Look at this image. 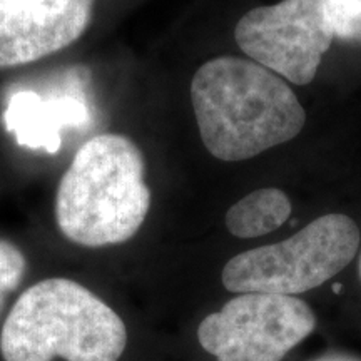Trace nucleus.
Returning a JSON list of instances; mask_svg holds the SVG:
<instances>
[{
	"mask_svg": "<svg viewBox=\"0 0 361 361\" xmlns=\"http://www.w3.org/2000/svg\"><path fill=\"white\" fill-rule=\"evenodd\" d=\"M234 39L259 66L296 85L314 79L335 39L323 0H283L241 17Z\"/></svg>",
	"mask_w": 361,
	"mask_h": 361,
	"instance_id": "obj_6",
	"label": "nucleus"
},
{
	"mask_svg": "<svg viewBox=\"0 0 361 361\" xmlns=\"http://www.w3.org/2000/svg\"><path fill=\"white\" fill-rule=\"evenodd\" d=\"M313 361H361V360L356 358L353 355H346V353H326Z\"/></svg>",
	"mask_w": 361,
	"mask_h": 361,
	"instance_id": "obj_11",
	"label": "nucleus"
},
{
	"mask_svg": "<svg viewBox=\"0 0 361 361\" xmlns=\"http://www.w3.org/2000/svg\"><path fill=\"white\" fill-rule=\"evenodd\" d=\"M191 102L200 134L216 159L236 162L291 141L306 124L296 94L255 61L211 59L194 74Z\"/></svg>",
	"mask_w": 361,
	"mask_h": 361,
	"instance_id": "obj_1",
	"label": "nucleus"
},
{
	"mask_svg": "<svg viewBox=\"0 0 361 361\" xmlns=\"http://www.w3.org/2000/svg\"><path fill=\"white\" fill-rule=\"evenodd\" d=\"M149 207L141 149L128 135L104 133L78 149L59 183L54 211L71 243L104 247L134 238Z\"/></svg>",
	"mask_w": 361,
	"mask_h": 361,
	"instance_id": "obj_2",
	"label": "nucleus"
},
{
	"mask_svg": "<svg viewBox=\"0 0 361 361\" xmlns=\"http://www.w3.org/2000/svg\"><path fill=\"white\" fill-rule=\"evenodd\" d=\"M128 345L119 314L82 284L47 278L13 303L0 333L6 361H117Z\"/></svg>",
	"mask_w": 361,
	"mask_h": 361,
	"instance_id": "obj_3",
	"label": "nucleus"
},
{
	"mask_svg": "<svg viewBox=\"0 0 361 361\" xmlns=\"http://www.w3.org/2000/svg\"><path fill=\"white\" fill-rule=\"evenodd\" d=\"M335 37L361 42V0H323Z\"/></svg>",
	"mask_w": 361,
	"mask_h": 361,
	"instance_id": "obj_10",
	"label": "nucleus"
},
{
	"mask_svg": "<svg viewBox=\"0 0 361 361\" xmlns=\"http://www.w3.org/2000/svg\"><path fill=\"white\" fill-rule=\"evenodd\" d=\"M360 229L345 214H326L276 245L234 256L223 269L233 293L296 296L322 286L345 269L358 252Z\"/></svg>",
	"mask_w": 361,
	"mask_h": 361,
	"instance_id": "obj_4",
	"label": "nucleus"
},
{
	"mask_svg": "<svg viewBox=\"0 0 361 361\" xmlns=\"http://www.w3.org/2000/svg\"><path fill=\"white\" fill-rule=\"evenodd\" d=\"M94 0H0V69L27 66L82 37Z\"/></svg>",
	"mask_w": 361,
	"mask_h": 361,
	"instance_id": "obj_7",
	"label": "nucleus"
},
{
	"mask_svg": "<svg viewBox=\"0 0 361 361\" xmlns=\"http://www.w3.org/2000/svg\"><path fill=\"white\" fill-rule=\"evenodd\" d=\"M360 278H361V258H360Z\"/></svg>",
	"mask_w": 361,
	"mask_h": 361,
	"instance_id": "obj_12",
	"label": "nucleus"
},
{
	"mask_svg": "<svg viewBox=\"0 0 361 361\" xmlns=\"http://www.w3.org/2000/svg\"><path fill=\"white\" fill-rule=\"evenodd\" d=\"M291 201L283 191L264 188L239 200L226 213V228L236 238H259L276 231L291 214Z\"/></svg>",
	"mask_w": 361,
	"mask_h": 361,
	"instance_id": "obj_8",
	"label": "nucleus"
},
{
	"mask_svg": "<svg viewBox=\"0 0 361 361\" xmlns=\"http://www.w3.org/2000/svg\"><path fill=\"white\" fill-rule=\"evenodd\" d=\"M27 259L19 247L7 239H0V313L7 298L24 281Z\"/></svg>",
	"mask_w": 361,
	"mask_h": 361,
	"instance_id": "obj_9",
	"label": "nucleus"
},
{
	"mask_svg": "<svg viewBox=\"0 0 361 361\" xmlns=\"http://www.w3.org/2000/svg\"><path fill=\"white\" fill-rule=\"evenodd\" d=\"M314 328L313 310L300 298L243 293L206 316L197 338L218 361H281Z\"/></svg>",
	"mask_w": 361,
	"mask_h": 361,
	"instance_id": "obj_5",
	"label": "nucleus"
}]
</instances>
